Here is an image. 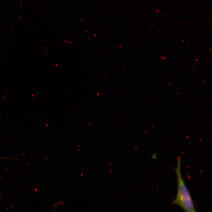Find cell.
Listing matches in <instances>:
<instances>
[{
    "label": "cell",
    "mask_w": 212,
    "mask_h": 212,
    "mask_svg": "<svg viewBox=\"0 0 212 212\" xmlns=\"http://www.w3.org/2000/svg\"><path fill=\"white\" fill-rule=\"evenodd\" d=\"M180 156L178 157L176 169L178 189L176 197L172 202V204L176 205L186 212H194L195 208L191 196L183 179L180 170Z\"/></svg>",
    "instance_id": "obj_1"
}]
</instances>
